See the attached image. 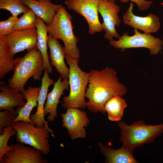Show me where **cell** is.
Here are the masks:
<instances>
[{
	"instance_id": "cell-1",
	"label": "cell",
	"mask_w": 163,
	"mask_h": 163,
	"mask_svg": "<svg viewBox=\"0 0 163 163\" xmlns=\"http://www.w3.org/2000/svg\"><path fill=\"white\" fill-rule=\"evenodd\" d=\"M85 97L88 101L86 107L90 111L105 114L104 106L111 97H122L126 93V88L119 82L115 70L107 66L99 71L91 69Z\"/></svg>"
},
{
	"instance_id": "cell-2",
	"label": "cell",
	"mask_w": 163,
	"mask_h": 163,
	"mask_svg": "<svg viewBox=\"0 0 163 163\" xmlns=\"http://www.w3.org/2000/svg\"><path fill=\"white\" fill-rule=\"evenodd\" d=\"M27 51L24 56L17 58L13 75L8 81L10 87L22 94L29 78L32 77L35 81L40 80L45 69L43 56L37 47Z\"/></svg>"
},
{
	"instance_id": "cell-3",
	"label": "cell",
	"mask_w": 163,
	"mask_h": 163,
	"mask_svg": "<svg viewBox=\"0 0 163 163\" xmlns=\"http://www.w3.org/2000/svg\"><path fill=\"white\" fill-rule=\"evenodd\" d=\"M65 58L69 66L70 92L68 96L63 97L62 106L66 109L70 108L85 109L86 107L85 97L89 72L83 71L80 68L79 59L66 55Z\"/></svg>"
},
{
	"instance_id": "cell-4",
	"label": "cell",
	"mask_w": 163,
	"mask_h": 163,
	"mask_svg": "<svg viewBox=\"0 0 163 163\" xmlns=\"http://www.w3.org/2000/svg\"><path fill=\"white\" fill-rule=\"evenodd\" d=\"M72 15L62 5L59 7L52 22L47 26L48 34L62 40L66 55L75 59L80 58L77 43L79 40L74 34Z\"/></svg>"
},
{
	"instance_id": "cell-5",
	"label": "cell",
	"mask_w": 163,
	"mask_h": 163,
	"mask_svg": "<svg viewBox=\"0 0 163 163\" xmlns=\"http://www.w3.org/2000/svg\"><path fill=\"white\" fill-rule=\"evenodd\" d=\"M117 123L120 129V139L123 145L133 149L153 142L163 132V123L147 125L142 120L130 125L121 120Z\"/></svg>"
},
{
	"instance_id": "cell-6",
	"label": "cell",
	"mask_w": 163,
	"mask_h": 163,
	"mask_svg": "<svg viewBox=\"0 0 163 163\" xmlns=\"http://www.w3.org/2000/svg\"><path fill=\"white\" fill-rule=\"evenodd\" d=\"M12 126L17 131L15 139L17 142L29 145L44 155L50 152V131L45 125L38 127L28 122L19 121Z\"/></svg>"
},
{
	"instance_id": "cell-7",
	"label": "cell",
	"mask_w": 163,
	"mask_h": 163,
	"mask_svg": "<svg viewBox=\"0 0 163 163\" xmlns=\"http://www.w3.org/2000/svg\"><path fill=\"white\" fill-rule=\"evenodd\" d=\"M135 34L129 36L126 33H123L118 40L110 42V45L122 51L131 48H145L148 49L151 55H156L162 49L163 40L154 37L149 33H141L137 29H134Z\"/></svg>"
},
{
	"instance_id": "cell-8",
	"label": "cell",
	"mask_w": 163,
	"mask_h": 163,
	"mask_svg": "<svg viewBox=\"0 0 163 163\" xmlns=\"http://www.w3.org/2000/svg\"><path fill=\"white\" fill-rule=\"evenodd\" d=\"M99 0H67L65 3L67 8L81 15L88 26V33L93 35L100 33L103 29L98 15Z\"/></svg>"
},
{
	"instance_id": "cell-9",
	"label": "cell",
	"mask_w": 163,
	"mask_h": 163,
	"mask_svg": "<svg viewBox=\"0 0 163 163\" xmlns=\"http://www.w3.org/2000/svg\"><path fill=\"white\" fill-rule=\"evenodd\" d=\"M98 10L103 19L102 26L105 31L104 37L110 42L113 38H119L120 36L116 31L115 26L119 27L120 20L118 15L120 8L115 2L99 0Z\"/></svg>"
},
{
	"instance_id": "cell-10",
	"label": "cell",
	"mask_w": 163,
	"mask_h": 163,
	"mask_svg": "<svg viewBox=\"0 0 163 163\" xmlns=\"http://www.w3.org/2000/svg\"><path fill=\"white\" fill-rule=\"evenodd\" d=\"M62 126L67 130L72 140L78 138H85L87 134L85 127H87L90 120L85 111L70 108L65 113H61Z\"/></svg>"
},
{
	"instance_id": "cell-11",
	"label": "cell",
	"mask_w": 163,
	"mask_h": 163,
	"mask_svg": "<svg viewBox=\"0 0 163 163\" xmlns=\"http://www.w3.org/2000/svg\"><path fill=\"white\" fill-rule=\"evenodd\" d=\"M3 38L14 56L18 53L25 50L28 51L37 46L36 28L14 30Z\"/></svg>"
},
{
	"instance_id": "cell-12",
	"label": "cell",
	"mask_w": 163,
	"mask_h": 163,
	"mask_svg": "<svg viewBox=\"0 0 163 163\" xmlns=\"http://www.w3.org/2000/svg\"><path fill=\"white\" fill-rule=\"evenodd\" d=\"M42 153L34 147L25 146L22 143L14 144L13 149L5 154L1 163H47Z\"/></svg>"
},
{
	"instance_id": "cell-13",
	"label": "cell",
	"mask_w": 163,
	"mask_h": 163,
	"mask_svg": "<svg viewBox=\"0 0 163 163\" xmlns=\"http://www.w3.org/2000/svg\"><path fill=\"white\" fill-rule=\"evenodd\" d=\"M134 4L130 3L129 6L123 16L124 23L143 31L145 33L156 32L160 27L159 18L152 13L144 17L134 15L133 13Z\"/></svg>"
},
{
	"instance_id": "cell-14",
	"label": "cell",
	"mask_w": 163,
	"mask_h": 163,
	"mask_svg": "<svg viewBox=\"0 0 163 163\" xmlns=\"http://www.w3.org/2000/svg\"><path fill=\"white\" fill-rule=\"evenodd\" d=\"M54 83L53 80L50 77L47 70L45 68L43 75L41 79V85L38 98L37 110L34 114H30V119L36 126L40 127L45 125L52 136L55 138L53 130L48 126V122L45 120L44 107L45 102L47 96L48 88Z\"/></svg>"
},
{
	"instance_id": "cell-15",
	"label": "cell",
	"mask_w": 163,
	"mask_h": 163,
	"mask_svg": "<svg viewBox=\"0 0 163 163\" xmlns=\"http://www.w3.org/2000/svg\"><path fill=\"white\" fill-rule=\"evenodd\" d=\"M53 85L52 90L47 95V101L44 107L45 115L49 113L47 117L49 122L53 121L57 117V107L59 102V99L64 93V91L68 90L69 88L68 78L63 79L61 76Z\"/></svg>"
},
{
	"instance_id": "cell-16",
	"label": "cell",
	"mask_w": 163,
	"mask_h": 163,
	"mask_svg": "<svg viewBox=\"0 0 163 163\" xmlns=\"http://www.w3.org/2000/svg\"><path fill=\"white\" fill-rule=\"evenodd\" d=\"M48 46L49 48V57L51 66L55 67L62 78H69V69L65 63L66 54L64 48L56 39L48 35Z\"/></svg>"
},
{
	"instance_id": "cell-17",
	"label": "cell",
	"mask_w": 163,
	"mask_h": 163,
	"mask_svg": "<svg viewBox=\"0 0 163 163\" xmlns=\"http://www.w3.org/2000/svg\"><path fill=\"white\" fill-rule=\"evenodd\" d=\"M37 16L48 26L52 22L61 4L53 3L50 0H21Z\"/></svg>"
},
{
	"instance_id": "cell-18",
	"label": "cell",
	"mask_w": 163,
	"mask_h": 163,
	"mask_svg": "<svg viewBox=\"0 0 163 163\" xmlns=\"http://www.w3.org/2000/svg\"><path fill=\"white\" fill-rule=\"evenodd\" d=\"M0 110H8L12 113H17L14 108L16 106L22 107L26 102L23 94L17 90L11 88L8 85L0 87Z\"/></svg>"
},
{
	"instance_id": "cell-19",
	"label": "cell",
	"mask_w": 163,
	"mask_h": 163,
	"mask_svg": "<svg viewBox=\"0 0 163 163\" xmlns=\"http://www.w3.org/2000/svg\"><path fill=\"white\" fill-rule=\"evenodd\" d=\"M101 152L105 157V163H137L133 155V149L122 145L120 149H114L108 148L99 142Z\"/></svg>"
},
{
	"instance_id": "cell-20",
	"label": "cell",
	"mask_w": 163,
	"mask_h": 163,
	"mask_svg": "<svg viewBox=\"0 0 163 163\" xmlns=\"http://www.w3.org/2000/svg\"><path fill=\"white\" fill-rule=\"evenodd\" d=\"M41 89V86L38 87H29L22 93L27 101L22 107H19L16 110L18 116L14 121V123L17 121H25L34 125L30 119L31 112L34 107L37 106L38 98Z\"/></svg>"
},
{
	"instance_id": "cell-21",
	"label": "cell",
	"mask_w": 163,
	"mask_h": 163,
	"mask_svg": "<svg viewBox=\"0 0 163 163\" xmlns=\"http://www.w3.org/2000/svg\"><path fill=\"white\" fill-rule=\"evenodd\" d=\"M37 47L40 52L43 58V66L49 73H52L53 68L50 63L47 53L48 30L47 26L40 18L37 16Z\"/></svg>"
},
{
	"instance_id": "cell-22",
	"label": "cell",
	"mask_w": 163,
	"mask_h": 163,
	"mask_svg": "<svg viewBox=\"0 0 163 163\" xmlns=\"http://www.w3.org/2000/svg\"><path fill=\"white\" fill-rule=\"evenodd\" d=\"M17 61L14 59L3 37L0 38V79L13 69Z\"/></svg>"
},
{
	"instance_id": "cell-23",
	"label": "cell",
	"mask_w": 163,
	"mask_h": 163,
	"mask_svg": "<svg viewBox=\"0 0 163 163\" xmlns=\"http://www.w3.org/2000/svg\"><path fill=\"white\" fill-rule=\"evenodd\" d=\"M127 105L125 100L121 96L112 97L105 104L104 109L107 113L111 121H117L121 120L124 109Z\"/></svg>"
},
{
	"instance_id": "cell-24",
	"label": "cell",
	"mask_w": 163,
	"mask_h": 163,
	"mask_svg": "<svg viewBox=\"0 0 163 163\" xmlns=\"http://www.w3.org/2000/svg\"><path fill=\"white\" fill-rule=\"evenodd\" d=\"M37 16L34 12L30 9L27 12L23 13L18 18L14 26L13 30H25L32 28H36Z\"/></svg>"
},
{
	"instance_id": "cell-25",
	"label": "cell",
	"mask_w": 163,
	"mask_h": 163,
	"mask_svg": "<svg viewBox=\"0 0 163 163\" xmlns=\"http://www.w3.org/2000/svg\"><path fill=\"white\" fill-rule=\"evenodd\" d=\"M0 9L7 10L12 15L17 16L30 9L21 0H0Z\"/></svg>"
},
{
	"instance_id": "cell-26",
	"label": "cell",
	"mask_w": 163,
	"mask_h": 163,
	"mask_svg": "<svg viewBox=\"0 0 163 163\" xmlns=\"http://www.w3.org/2000/svg\"><path fill=\"white\" fill-rule=\"evenodd\" d=\"M17 133V131L12 126H6L3 128L2 133L0 135V161L4 155L11 150L14 144L8 145V142L11 136Z\"/></svg>"
},
{
	"instance_id": "cell-27",
	"label": "cell",
	"mask_w": 163,
	"mask_h": 163,
	"mask_svg": "<svg viewBox=\"0 0 163 163\" xmlns=\"http://www.w3.org/2000/svg\"><path fill=\"white\" fill-rule=\"evenodd\" d=\"M17 16L12 15L7 19L0 22V38L11 33L13 28L18 20Z\"/></svg>"
},
{
	"instance_id": "cell-28",
	"label": "cell",
	"mask_w": 163,
	"mask_h": 163,
	"mask_svg": "<svg viewBox=\"0 0 163 163\" xmlns=\"http://www.w3.org/2000/svg\"><path fill=\"white\" fill-rule=\"evenodd\" d=\"M17 113L12 112L8 110L0 112V133H2L3 128L7 126H12L14 121L18 116Z\"/></svg>"
},
{
	"instance_id": "cell-29",
	"label": "cell",
	"mask_w": 163,
	"mask_h": 163,
	"mask_svg": "<svg viewBox=\"0 0 163 163\" xmlns=\"http://www.w3.org/2000/svg\"><path fill=\"white\" fill-rule=\"evenodd\" d=\"M122 3H126L129 1L134 2L137 5L138 9L141 11L147 10L152 3V1L145 0H120Z\"/></svg>"
},
{
	"instance_id": "cell-30",
	"label": "cell",
	"mask_w": 163,
	"mask_h": 163,
	"mask_svg": "<svg viewBox=\"0 0 163 163\" xmlns=\"http://www.w3.org/2000/svg\"><path fill=\"white\" fill-rule=\"evenodd\" d=\"M110 0L113 2H115V0Z\"/></svg>"
}]
</instances>
